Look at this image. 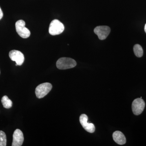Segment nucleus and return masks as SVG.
<instances>
[{
    "label": "nucleus",
    "instance_id": "f8f14e48",
    "mask_svg": "<svg viewBox=\"0 0 146 146\" xmlns=\"http://www.w3.org/2000/svg\"><path fill=\"white\" fill-rule=\"evenodd\" d=\"M133 51L135 55L138 57H141L143 54V50L141 45L136 44L133 46Z\"/></svg>",
    "mask_w": 146,
    "mask_h": 146
},
{
    "label": "nucleus",
    "instance_id": "0eeeda50",
    "mask_svg": "<svg viewBox=\"0 0 146 146\" xmlns=\"http://www.w3.org/2000/svg\"><path fill=\"white\" fill-rule=\"evenodd\" d=\"M88 117L85 114H82L80 117V122L83 128L89 133H94L95 131V125L92 123H88Z\"/></svg>",
    "mask_w": 146,
    "mask_h": 146
},
{
    "label": "nucleus",
    "instance_id": "6e6552de",
    "mask_svg": "<svg viewBox=\"0 0 146 146\" xmlns=\"http://www.w3.org/2000/svg\"><path fill=\"white\" fill-rule=\"evenodd\" d=\"M9 56L11 60L15 61L16 65H21L24 63L25 57L20 51L12 50L9 53Z\"/></svg>",
    "mask_w": 146,
    "mask_h": 146
},
{
    "label": "nucleus",
    "instance_id": "20e7f679",
    "mask_svg": "<svg viewBox=\"0 0 146 146\" xmlns=\"http://www.w3.org/2000/svg\"><path fill=\"white\" fill-rule=\"evenodd\" d=\"M25 23L23 20H19L16 22V29L18 34L23 38H27L31 34L30 31L25 27Z\"/></svg>",
    "mask_w": 146,
    "mask_h": 146
},
{
    "label": "nucleus",
    "instance_id": "2eb2a0df",
    "mask_svg": "<svg viewBox=\"0 0 146 146\" xmlns=\"http://www.w3.org/2000/svg\"><path fill=\"white\" fill-rule=\"evenodd\" d=\"M145 33H146V24H145Z\"/></svg>",
    "mask_w": 146,
    "mask_h": 146
},
{
    "label": "nucleus",
    "instance_id": "1a4fd4ad",
    "mask_svg": "<svg viewBox=\"0 0 146 146\" xmlns=\"http://www.w3.org/2000/svg\"><path fill=\"white\" fill-rule=\"evenodd\" d=\"M24 138L23 132L20 129H16L13 135L12 146H21L23 143Z\"/></svg>",
    "mask_w": 146,
    "mask_h": 146
},
{
    "label": "nucleus",
    "instance_id": "f03ea898",
    "mask_svg": "<svg viewBox=\"0 0 146 146\" xmlns=\"http://www.w3.org/2000/svg\"><path fill=\"white\" fill-rule=\"evenodd\" d=\"M52 85L48 82L39 84L35 89V93L38 98H44L48 94L52 89Z\"/></svg>",
    "mask_w": 146,
    "mask_h": 146
},
{
    "label": "nucleus",
    "instance_id": "4468645a",
    "mask_svg": "<svg viewBox=\"0 0 146 146\" xmlns=\"http://www.w3.org/2000/svg\"><path fill=\"white\" fill-rule=\"evenodd\" d=\"M3 16V14L2 10L0 7V20L2 18Z\"/></svg>",
    "mask_w": 146,
    "mask_h": 146
},
{
    "label": "nucleus",
    "instance_id": "9b49d317",
    "mask_svg": "<svg viewBox=\"0 0 146 146\" xmlns=\"http://www.w3.org/2000/svg\"><path fill=\"white\" fill-rule=\"evenodd\" d=\"M1 102L5 108L9 109L12 107V102L6 96H4L2 98Z\"/></svg>",
    "mask_w": 146,
    "mask_h": 146
},
{
    "label": "nucleus",
    "instance_id": "7ed1b4c3",
    "mask_svg": "<svg viewBox=\"0 0 146 146\" xmlns=\"http://www.w3.org/2000/svg\"><path fill=\"white\" fill-rule=\"evenodd\" d=\"M65 27L60 21L54 20L52 21L50 25L49 32L52 35L60 34L64 31Z\"/></svg>",
    "mask_w": 146,
    "mask_h": 146
},
{
    "label": "nucleus",
    "instance_id": "39448f33",
    "mask_svg": "<svg viewBox=\"0 0 146 146\" xmlns=\"http://www.w3.org/2000/svg\"><path fill=\"white\" fill-rule=\"evenodd\" d=\"M145 102L142 98H137L133 102L132 104V110L133 114L139 115L143 111L145 108Z\"/></svg>",
    "mask_w": 146,
    "mask_h": 146
},
{
    "label": "nucleus",
    "instance_id": "423d86ee",
    "mask_svg": "<svg viewBox=\"0 0 146 146\" xmlns=\"http://www.w3.org/2000/svg\"><path fill=\"white\" fill-rule=\"evenodd\" d=\"M94 32L98 35L99 39L100 40H104L107 38L110 32V29L109 27L101 26L96 27Z\"/></svg>",
    "mask_w": 146,
    "mask_h": 146
},
{
    "label": "nucleus",
    "instance_id": "f257e3e1",
    "mask_svg": "<svg viewBox=\"0 0 146 146\" xmlns=\"http://www.w3.org/2000/svg\"><path fill=\"white\" fill-rule=\"evenodd\" d=\"M76 62L70 58H60L56 62V65L59 70H66L74 68L76 65Z\"/></svg>",
    "mask_w": 146,
    "mask_h": 146
},
{
    "label": "nucleus",
    "instance_id": "9d476101",
    "mask_svg": "<svg viewBox=\"0 0 146 146\" xmlns=\"http://www.w3.org/2000/svg\"><path fill=\"white\" fill-rule=\"evenodd\" d=\"M112 136L114 141L119 145H124L126 142L125 136L121 131H115L113 133Z\"/></svg>",
    "mask_w": 146,
    "mask_h": 146
},
{
    "label": "nucleus",
    "instance_id": "ddd939ff",
    "mask_svg": "<svg viewBox=\"0 0 146 146\" xmlns=\"http://www.w3.org/2000/svg\"><path fill=\"white\" fill-rule=\"evenodd\" d=\"M6 145L7 138L5 133L2 131H0V146Z\"/></svg>",
    "mask_w": 146,
    "mask_h": 146
}]
</instances>
